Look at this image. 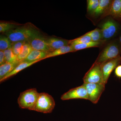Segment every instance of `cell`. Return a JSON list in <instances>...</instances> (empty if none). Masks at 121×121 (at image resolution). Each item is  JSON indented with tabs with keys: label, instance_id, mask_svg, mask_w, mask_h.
Instances as JSON below:
<instances>
[{
	"label": "cell",
	"instance_id": "16",
	"mask_svg": "<svg viewBox=\"0 0 121 121\" xmlns=\"http://www.w3.org/2000/svg\"><path fill=\"white\" fill-rule=\"evenodd\" d=\"M38 62H22L19 64L15 69H13L11 73H9L6 76H5L4 78L1 79H0V82H4L6 79H8L12 76L16 74L17 73H19L20 71L23 70V69L27 68V67L30 66L37 63Z\"/></svg>",
	"mask_w": 121,
	"mask_h": 121
},
{
	"label": "cell",
	"instance_id": "19",
	"mask_svg": "<svg viewBox=\"0 0 121 121\" xmlns=\"http://www.w3.org/2000/svg\"><path fill=\"white\" fill-rule=\"evenodd\" d=\"M32 50V48L30 44L27 41H26L23 46L20 53L17 56V60L19 62H22L28 56Z\"/></svg>",
	"mask_w": 121,
	"mask_h": 121
},
{
	"label": "cell",
	"instance_id": "27",
	"mask_svg": "<svg viewBox=\"0 0 121 121\" xmlns=\"http://www.w3.org/2000/svg\"><path fill=\"white\" fill-rule=\"evenodd\" d=\"M115 74L117 78H121V65H118L115 68Z\"/></svg>",
	"mask_w": 121,
	"mask_h": 121
},
{
	"label": "cell",
	"instance_id": "3",
	"mask_svg": "<svg viewBox=\"0 0 121 121\" xmlns=\"http://www.w3.org/2000/svg\"><path fill=\"white\" fill-rule=\"evenodd\" d=\"M39 93L35 88L26 90L20 94L17 102L20 108L33 110Z\"/></svg>",
	"mask_w": 121,
	"mask_h": 121
},
{
	"label": "cell",
	"instance_id": "13",
	"mask_svg": "<svg viewBox=\"0 0 121 121\" xmlns=\"http://www.w3.org/2000/svg\"><path fill=\"white\" fill-rule=\"evenodd\" d=\"M47 42L48 46L53 51L69 44V40L55 37H52L47 39Z\"/></svg>",
	"mask_w": 121,
	"mask_h": 121
},
{
	"label": "cell",
	"instance_id": "7",
	"mask_svg": "<svg viewBox=\"0 0 121 121\" xmlns=\"http://www.w3.org/2000/svg\"><path fill=\"white\" fill-rule=\"evenodd\" d=\"M83 85L86 89L88 95V100L96 104L105 89L104 83H83Z\"/></svg>",
	"mask_w": 121,
	"mask_h": 121
},
{
	"label": "cell",
	"instance_id": "18",
	"mask_svg": "<svg viewBox=\"0 0 121 121\" xmlns=\"http://www.w3.org/2000/svg\"><path fill=\"white\" fill-rule=\"evenodd\" d=\"M74 51L70 45L64 46L62 47L55 50L52 52H49L48 54L45 58L58 56L68 52H74Z\"/></svg>",
	"mask_w": 121,
	"mask_h": 121
},
{
	"label": "cell",
	"instance_id": "11",
	"mask_svg": "<svg viewBox=\"0 0 121 121\" xmlns=\"http://www.w3.org/2000/svg\"><path fill=\"white\" fill-rule=\"evenodd\" d=\"M108 15L114 20H121V0H112L109 9L105 16Z\"/></svg>",
	"mask_w": 121,
	"mask_h": 121
},
{
	"label": "cell",
	"instance_id": "26",
	"mask_svg": "<svg viewBox=\"0 0 121 121\" xmlns=\"http://www.w3.org/2000/svg\"><path fill=\"white\" fill-rule=\"evenodd\" d=\"M17 25L11 23L0 22V32H6L9 30L13 29Z\"/></svg>",
	"mask_w": 121,
	"mask_h": 121
},
{
	"label": "cell",
	"instance_id": "21",
	"mask_svg": "<svg viewBox=\"0 0 121 121\" xmlns=\"http://www.w3.org/2000/svg\"><path fill=\"white\" fill-rule=\"evenodd\" d=\"M4 52L6 62L13 63L19 61L17 56L13 53L12 47L5 50Z\"/></svg>",
	"mask_w": 121,
	"mask_h": 121
},
{
	"label": "cell",
	"instance_id": "4",
	"mask_svg": "<svg viewBox=\"0 0 121 121\" xmlns=\"http://www.w3.org/2000/svg\"><path fill=\"white\" fill-rule=\"evenodd\" d=\"M55 102L54 98L48 93H39L33 111L43 113H51L55 106Z\"/></svg>",
	"mask_w": 121,
	"mask_h": 121
},
{
	"label": "cell",
	"instance_id": "23",
	"mask_svg": "<svg viewBox=\"0 0 121 121\" xmlns=\"http://www.w3.org/2000/svg\"><path fill=\"white\" fill-rule=\"evenodd\" d=\"M12 44L8 37L0 35V51L5 50L12 47Z\"/></svg>",
	"mask_w": 121,
	"mask_h": 121
},
{
	"label": "cell",
	"instance_id": "20",
	"mask_svg": "<svg viewBox=\"0 0 121 121\" xmlns=\"http://www.w3.org/2000/svg\"><path fill=\"white\" fill-rule=\"evenodd\" d=\"M91 38L93 42H103L102 35L100 29L97 28L86 33Z\"/></svg>",
	"mask_w": 121,
	"mask_h": 121
},
{
	"label": "cell",
	"instance_id": "10",
	"mask_svg": "<svg viewBox=\"0 0 121 121\" xmlns=\"http://www.w3.org/2000/svg\"><path fill=\"white\" fill-rule=\"evenodd\" d=\"M27 42L30 44L33 50L43 51L48 53L52 51L48 44L47 39L40 35V34L31 38Z\"/></svg>",
	"mask_w": 121,
	"mask_h": 121
},
{
	"label": "cell",
	"instance_id": "8",
	"mask_svg": "<svg viewBox=\"0 0 121 121\" xmlns=\"http://www.w3.org/2000/svg\"><path fill=\"white\" fill-rule=\"evenodd\" d=\"M60 99L63 101L75 99L88 100V95L86 87L82 85L69 90L62 95Z\"/></svg>",
	"mask_w": 121,
	"mask_h": 121
},
{
	"label": "cell",
	"instance_id": "22",
	"mask_svg": "<svg viewBox=\"0 0 121 121\" xmlns=\"http://www.w3.org/2000/svg\"><path fill=\"white\" fill-rule=\"evenodd\" d=\"M91 37L88 35L85 34L80 37L69 41V44H78L88 43L92 42Z\"/></svg>",
	"mask_w": 121,
	"mask_h": 121
},
{
	"label": "cell",
	"instance_id": "28",
	"mask_svg": "<svg viewBox=\"0 0 121 121\" xmlns=\"http://www.w3.org/2000/svg\"><path fill=\"white\" fill-rule=\"evenodd\" d=\"M6 62L5 58L4 52V51H0V65H3Z\"/></svg>",
	"mask_w": 121,
	"mask_h": 121
},
{
	"label": "cell",
	"instance_id": "6",
	"mask_svg": "<svg viewBox=\"0 0 121 121\" xmlns=\"http://www.w3.org/2000/svg\"><path fill=\"white\" fill-rule=\"evenodd\" d=\"M83 79L84 83L104 84L101 64L94 63L90 70L85 74Z\"/></svg>",
	"mask_w": 121,
	"mask_h": 121
},
{
	"label": "cell",
	"instance_id": "17",
	"mask_svg": "<svg viewBox=\"0 0 121 121\" xmlns=\"http://www.w3.org/2000/svg\"><path fill=\"white\" fill-rule=\"evenodd\" d=\"M104 43L103 42H91L88 43L78 44H71V46L74 52L83 50L89 48L97 47H99Z\"/></svg>",
	"mask_w": 121,
	"mask_h": 121
},
{
	"label": "cell",
	"instance_id": "12",
	"mask_svg": "<svg viewBox=\"0 0 121 121\" xmlns=\"http://www.w3.org/2000/svg\"><path fill=\"white\" fill-rule=\"evenodd\" d=\"M48 53V52L43 51L33 50L28 56L22 62L31 63L39 62L45 59Z\"/></svg>",
	"mask_w": 121,
	"mask_h": 121
},
{
	"label": "cell",
	"instance_id": "14",
	"mask_svg": "<svg viewBox=\"0 0 121 121\" xmlns=\"http://www.w3.org/2000/svg\"><path fill=\"white\" fill-rule=\"evenodd\" d=\"M112 1L110 0H99V5L93 15L95 17L105 16L109 9Z\"/></svg>",
	"mask_w": 121,
	"mask_h": 121
},
{
	"label": "cell",
	"instance_id": "24",
	"mask_svg": "<svg viewBox=\"0 0 121 121\" xmlns=\"http://www.w3.org/2000/svg\"><path fill=\"white\" fill-rule=\"evenodd\" d=\"M87 2V12L93 15L98 7L99 0H88Z\"/></svg>",
	"mask_w": 121,
	"mask_h": 121
},
{
	"label": "cell",
	"instance_id": "15",
	"mask_svg": "<svg viewBox=\"0 0 121 121\" xmlns=\"http://www.w3.org/2000/svg\"><path fill=\"white\" fill-rule=\"evenodd\" d=\"M21 63L17 62L10 63H5L0 66V79L8 74Z\"/></svg>",
	"mask_w": 121,
	"mask_h": 121
},
{
	"label": "cell",
	"instance_id": "9",
	"mask_svg": "<svg viewBox=\"0 0 121 121\" xmlns=\"http://www.w3.org/2000/svg\"><path fill=\"white\" fill-rule=\"evenodd\" d=\"M121 62V56L108 60L101 64L102 71L103 74L104 84L107 83L112 72Z\"/></svg>",
	"mask_w": 121,
	"mask_h": 121
},
{
	"label": "cell",
	"instance_id": "29",
	"mask_svg": "<svg viewBox=\"0 0 121 121\" xmlns=\"http://www.w3.org/2000/svg\"><path fill=\"white\" fill-rule=\"evenodd\" d=\"M119 42H120V44H121V34L120 36V38H119Z\"/></svg>",
	"mask_w": 121,
	"mask_h": 121
},
{
	"label": "cell",
	"instance_id": "1",
	"mask_svg": "<svg viewBox=\"0 0 121 121\" xmlns=\"http://www.w3.org/2000/svg\"><path fill=\"white\" fill-rule=\"evenodd\" d=\"M40 34L35 28L29 26H24L12 29L5 32V35L12 43L27 41L30 39Z\"/></svg>",
	"mask_w": 121,
	"mask_h": 121
},
{
	"label": "cell",
	"instance_id": "2",
	"mask_svg": "<svg viewBox=\"0 0 121 121\" xmlns=\"http://www.w3.org/2000/svg\"><path fill=\"white\" fill-rule=\"evenodd\" d=\"M119 42L115 40L108 44L99 53L95 63L102 64L121 56V47Z\"/></svg>",
	"mask_w": 121,
	"mask_h": 121
},
{
	"label": "cell",
	"instance_id": "5",
	"mask_svg": "<svg viewBox=\"0 0 121 121\" xmlns=\"http://www.w3.org/2000/svg\"><path fill=\"white\" fill-rule=\"evenodd\" d=\"M119 24L112 17L108 18L102 23L101 29L103 41L104 42L112 39L117 34L119 30Z\"/></svg>",
	"mask_w": 121,
	"mask_h": 121
},
{
	"label": "cell",
	"instance_id": "25",
	"mask_svg": "<svg viewBox=\"0 0 121 121\" xmlns=\"http://www.w3.org/2000/svg\"><path fill=\"white\" fill-rule=\"evenodd\" d=\"M26 41H19L13 43L12 49L13 51L16 55L17 56L20 54L22 49L23 46Z\"/></svg>",
	"mask_w": 121,
	"mask_h": 121
}]
</instances>
